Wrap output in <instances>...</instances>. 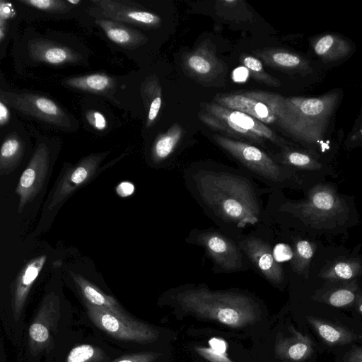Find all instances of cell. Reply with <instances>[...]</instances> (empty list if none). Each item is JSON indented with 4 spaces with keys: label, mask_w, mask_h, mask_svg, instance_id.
Wrapping results in <instances>:
<instances>
[{
    "label": "cell",
    "mask_w": 362,
    "mask_h": 362,
    "mask_svg": "<svg viewBox=\"0 0 362 362\" xmlns=\"http://www.w3.org/2000/svg\"><path fill=\"white\" fill-rule=\"evenodd\" d=\"M309 42L315 57L327 65L344 62L356 50V46L351 40L337 33H321L312 37Z\"/></svg>",
    "instance_id": "cell-16"
},
{
    "label": "cell",
    "mask_w": 362,
    "mask_h": 362,
    "mask_svg": "<svg viewBox=\"0 0 362 362\" xmlns=\"http://www.w3.org/2000/svg\"><path fill=\"white\" fill-rule=\"evenodd\" d=\"M144 96L148 106L146 126L153 125L156 120L162 105V89L157 78H151L144 85Z\"/></svg>",
    "instance_id": "cell-30"
},
{
    "label": "cell",
    "mask_w": 362,
    "mask_h": 362,
    "mask_svg": "<svg viewBox=\"0 0 362 362\" xmlns=\"http://www.w3.org/2000/svg\"><path fill=\"white\" fill-rule=\"evenodd\" d=\"M307 320L319 337L328 345H344L361 338V336L349 329L330 321L313 316H308Z\"/></svg>",
    "instance_id": "cell-23"
},
{
    "label": "cell",
    "mask_w": 362,
    "mask_h": 362,
    "mask_svg": "<svg viewBox=\"0 0 362 362\" xmlns=\"http://www.w3.org/2000/svg\"><path fill=\"white\" fill-rule=\"evenodd\" d=\"M356 299V293L351 288H341L332 291L326 298L328 304L337 308L351 305Z\"/></svg>",
    "instance_id": "cell-37"
},
{
    "label": "cell",
    "mask_w": 362,
    "mask_h": 362,
    "mask_svg": "<svg viewBox=\"0 0 362 362\" xmlns=\"http://www.w3.org/2000/svg\"><path fill=\"white\" fill-rule=\"evenodd\" d=\"M107 154L104 152L89 155L67 168L48 198L47 211H57L76 189L88 183Z\"/></svg>",
    "instance_id": "cell-11"
},
{
    "label": "cell",
    "mask_w": 362,
    "mask_h": 362,
    "mask_svg": "<svg viewBox=\"0 0 362 362\" xmlns=\"http://www.w3.org/2000/svg\"><path fill=\"white\" fill-rule=\"evenodd\" d=\"M134 185L127 181L122 182L116 187L117 194L122 197L131 196L134 192Z\"/></svg>",
    "instance_id": "cell-42"
},
{
    "label": "cell",
    "mask_w": 362,
    "mask_h": 362,
    "mask_svg": "<svg viewBox=\"0 0 362 362\" xmlns=\"http://www.w3.org/2000/svg\"><path fill=\"white\" fill-rule=\"evenodd\" d=\"M314 252L311 243L306 240H300L295 243L291 266L293 269L302 272L309 265Z\"/></svg>",
    "instance_id": "cell-34"
},
{
    "label": "cell",
    "mask_w": 362,
    "mask_h": 362,
    "mask_svg": "<svg viewBox=\"0 0 362 362\" xmlns=\"http://www.w3.org/2000/svg\"><path fill=\"white\" fill-rule=\"evenodd\" d=\"M240 62L255 80L271 87L281 86L280 81L265 71L258 58L249 54H243L240 56Z\"/></svg>",
    "instance_id": "cell-32"
},
{
    "label": "cell",
    "mask_w": 362,
    "mask_h": 362,
    "mask_svg": "<svg viewBox=\"0 0 362 362\" xmlns=\"http://www.w3.org/2000/svg\"><path fill=\"white\" fill-rule=\"evenodd\" d=\"M64 83L74 89L105 93L113 88L114 79L105 74H92L66 79Z\"/></svg>",
    "instance_id": "cell-29"
},
{
    "label": "cell",
    "mask_w": 362,
    "mask_h": 362,
    "mask_svg": "<svg viewBox=\"0 0 362 362\" xmlns=\"http://www.w3.org/2000/svg\"><path fill=\"white\" fill-rule=\"evenodd\" d=\"M182 136L183 129L177 123L173 124L165 133L159 134L152 146V160L160 163L168 159L177 147Z\"/></svg>",
    "instance_id": "cell-27"
},
{
    "label": "cell",
    "mask_w": 362,
    "mask_h": 362,
    "mask_svg": "<svg viewBox=\"0 0 362 362\" xmlns=\"http://www.w3.org/2000/svg\"><path fill=\"white\" fill-rule=\"evenodd\" d=\"M25 150L23 139L15 132L6 135L0 150V173L7 175L19 164Z\"/></svg>",
    "instance_id": "cell-26"
},
{
    "label": "cell",
    "mask_w": 362,
    "mask_h": 362,
    "mask_svg": "<svg viewBox=\"0 0 362 362\" xmlns=\"http://www.w3.org/2000/svg\"><path fill=\"white\" fill-rule=\"evenodd\" d=\"M185 241L202 247L212 261L216 272L232 273L245 269L243 252L238 243L227 235L212 229H194Z\"/></svg>",
    "instance_id": "cell-7"
},
{
    "label": "cell",
    "mask_w": 362,
    "mask_h": 362,
    "mask_svg": "<svg viewBox=\"0 0 362 362\" xmlns=\"http://www.w3.org/2000/svg\"><path fill=\"white\" fill-rule=\"evenodd\" d=\"M238 243L244 255L264 279L273 284L282 282L283 269L267 242L255 236H248Z\"/></svg>",
    "instance_id": "cell-13"
},
{
    "label": "cell",
    "mask_w": 362,
    "mask_h": 362,
    "mask_svg": "<svg viewBox=\"0 0 362 362\" xmlns=\"http://www.w3.org/2000/svg\"><path fill=\"white\" fill-rule=\"evenodd\" d=\"M95 22L104 31L107 37L113 42L125 47H135L146 41V37L140 32L127 28L120 23L106 18H98Z\"/></svg>",
    "instance_id": "cell-24"
},
{
    "label": "cell",
    "mask_w": 362,
    "mask_h": 362,
    "mask_svg": "<svg viewBox=\"0 0 362 362\" xmlns=\"http://www.w3.org/2000/svg\"><path fill=\"white\" fill-rule=\"evenodd\" d=\"M47 255L28 261L21 269L11 285L10 317L14 324L23 323L24 313L30 291L42 271Z\"/></svg>",
    "instance_id": "cell-14"
},
{
    "label": "cell",
    "mask_w": 362,
    "mask_h": 362,
    "mask_svg": "<svg viewBox=\"0 0 362 362\" xmlns=\"http://www.w3.org/2000/svg\"><path fill=\"white\" fill-rule=\"evenodd\" d=\"M342 206L341 201L333 189L320 185L310 190L305 200L286 202L280 206V211L314 223L332 220L343 210Z\"/></svg>",
    "instance_id": "cell-10"
},
{
    "label": "cell",
    "mask_w": 362,
    "mask_h": 362,
    "mask_svg": "<svg viewBox=\"0 0 362 362\" xmlns=\"http://www.w3.org/2000/svg\"><path fill=\"white\" fill-rule=\"evenodd\" d=\"M242 94L267 105L276 117V124L314 155L325 142L343 96L339 88L315 97H284L259 90Z\"/></svg>",
    "instance_id": "cell-2"
},
{
    "label": "cell",
    "mask_w": 362,
    "mask_h": 362,
    "mask_svg": "<svg viewBox=\"0 0 362 362\" xmlns=\"http://www.w3.org/2000/svg\"><path fill=\"white\" fill-rule=\"evenodd\" d=\"M185 180L191 194L218 224L239 230L259 221V196L246 175L223 169L199 168L188 171Z\"/></svg>",
    "instance_id": "cell-1"
},
{
    "label": "cell",
    "mask_w": 362,
    "mask_h": 362,
    "mask_svg": "<svg viewBox=\"0 0 362 362\" xmlns=\"http://www.w3.org/2000/svg\"><path fill=\"white\" fill-rule=\"evenodd\" d=\"M16 15V11L13 5L3 0L0 1V18L8 21Z\"/></svg>",
    "instance_id": "cell-41"
},
{
    "label": "cell",
    "mask_w": 362,
    "mask_h": 362,
    "mask_svg": "<svg viewBox=\"0 0 362 362\" xmlns=\"http://www.w3.org/2000/svg\"><path fill=\"white\" fill-rule=\"evenodd\" d=\"M86 119L88 123L95 129L103 131L107 129V122L105 115L97 110H88L86 113Z\"/></svg>",
    "instance_id": "cell-40"
},
{
    "label": "cell",
    "mask_w": 362,
    "mask_h": 362,
    "mask_svg": "<svg viewBox=\"0 0 362 362\" xmlns=\"http://www.w3.org/2000/svg\"><path fill=\"white\" fill-rule=\"evenodd\" d=\"M124 352L98 337L75 344L62 362H108Z\"/></svg>",
    "instance_id": "cell-19"
},
{
    "label": "cell",
    "mask_w": 362,
    "mask_h": 362,
    "mask_svg": "<svg viewBox=\"0 0 362 362\" xmlns=\"http://www.w3.org/2000/svg\"><path fill=\"white\" fill-rule=\"evenodd\" d=\"M357 305L359 312L362 314V296L358 298Z\"/></svg>",
    "instance_id": "cell-46"
},
{
    "label": "cell",
    "mask_w": 362,
    "mask_h": 362,
    "mask_svg": "<svg viewBox=\"0 0 362 362\" xmlns=\"http://www.w3.org/2000/svg\"><path fill=\"white\" fill-rule=\"evenodd\" d=\"M161 354L150 350L124 351L108 362H157Z\"/></svg>",
    "instance_id": "cell-35"
},
{
    "label": "cell",
    "mask_w": 362,
    "mask_h": 362,
    "mask_svg": "<svg viewBox=\"0 0 362 362\" xmlns=\"http://www.w3.org/2000/svg\"><path fill=\"white\" fill-rule=\"evenodd\" d=\"M103 18L147 28H156L161 18L156 14L116 1H94Z\"/></svg>",
    "instance_id": "cell-18"
},
{
    "label": "cell",
    "mask_w": 362,
    "mask_h": 362,
    "mask_svg": "<svg viewBox=\"0 0 362 362\" xmlns=\"http://www.w3.org/2000/svg\"><path fill=\"white\" fill-rule=\"evenodd\" d=\"M209 344L210 348H211L212 349H214L216 351L223 353V354L226 353L227 344L222 339L216 338V337L211 338L209 341Z\"/></svg>",
    "instance_id": "cell-43"
},
{
    "label": "cell",
    "mask_w": 362,
    "mask_h": 362,
    "mask_svg": "<svg viewBox=\"0 0 362 362\" xmlns=\"http://www.w3.org/2000/svg\"><path fill=\"white\" fill-rule=\"evenodd\" d=\"M199 119L211 129L223 132L236 140H247L258 144L269 141L284 148L291 144L257 119L240 111L224 107L214 102L202 103Z\"/></svg>",
    "instance_id": "cell-5"
},
{
    "label": "cell",
    "mask_w": 362,
    "mask_h": 362,
    "mask_svg": "<svg viewBox=\"0 0 362 362\" xmlns=\"http://www.w3.org/2000/svg\"><path fill=\"white\" fill-rule=\"evenodd\" d=\"M1 100L25 115L58 128L69 129L72 126L69 115L47 97L30 93L1 90Z\"/></svg>",
    "instance_id": "cell-9"
},
{
    "label": "cell",
    "mask_w": 362,
    "mask_h": 362,
    "mask_svg": "<svg viewBox=\"0 0 362 362\" xmlns=\"http://www.w3.org/2000/svg\"><path fill=\"white\" fill-rule=\"evenodd\" d=\"M10 119V111L8 106L1 100H0V125L6 126Z\"/></svg>",
    "instance_id": "cell-44"
},
{
    "label": "cell",
    "mask_w": 362,
    "mask_h": 362,
    "mask_svg": "<svg viewBox=\"0 0 362 362\" xmlns=\"http://www.w3.org/2000/svg\"><path fill=\"white\" fill-rule=\"evenodd\" d=\"M67 2L71 4V6L72 5H75L76 6L77 4H79L80 3H81L82 1H80V0H66Z\"/></svg>",
    "instance_id": "cell-47"
},
{
    "label": "cell",
    "mask_w": 362,
    "mask_h": 362,
    "mask_svg": "<svg viewBox=\"0 0 362 362\" xmlns=\"http://www.w3.org/2000/svg\"><path fill=\"white\" fill-rule=\"evenodd\" d=\"M214 102L245 113L264 124H276V117L267 105L242 93H218L214 97Z\"/></svg>",
    "instance_id": "cell-21"
},
{
    "label": "cell",
    "mask_w": 362,
    "mask_h": 362,
    "mask_svg": "<svg viewBox=\"0 0 362 362\" xmlns=\"http://www.w3.org/2000/svg\"><path fill=\"white\" fill-rule=\"evenodd\" d=\"M83 306L98 337L124 351H141V347L153 344L160 337L157 328L134 316L122 317L87 304Z\"/></svg>",
    "instance_id": "cell-4"
},
{
    "label": "cell",
    "mask_w": 362,
    "mask_h": 362,
    "mask_svg": "<svg viewBox=\"0 0 362 362\" xmlns=\"http://www.w3.org/2000/svg\"><path fill=\"white\" fill-rule=\"evenodd\" d=\"M183 311L233 328L257 322L258 305L250 296L234 291H214L204 284L175 288L170 295Z\"/></svg>",
    "instance_id": "cell-3"
},
{
    "label": "cell",
    "mask_w": 362,
    "mask_h": 362,
    "mask_svg": "<svg viewBox=\"0 0 362 362\" xmlns=\"http://www.w3.org/2000/svg\"><path fill=\"white\" fill-rule=\"evenodd\" d=\"M61 303L54 292L47 294L41 301L28 329V347L32 357L53 349L62 317Z\"/></svg>",
    "instance_id": "cell-8"
},
{
    "label": "cell",
    "mask_w": 362,
    "mask_h": 362,
    "mask_svg": "<svg viewBox=\"0 0 362 362\" xmlns=\"http://www.w3.org/2000/svg\"><path fill=\"white\" fill-rule=\"evenodd\" d=\"M360 271L361 266L358 262L344 260L331 266L322 274V276L332 280H348L356 277Z\"/></svg>",
    "instance_id": "cell-33"
},
{
    "label": "cell",
    "mask_w": 362,
    "mask_h": 362,
    "mask_svg": "<svg viewBox=\"0 0 362 362\" xmlns=\"http://www.w3.org/2000/svg\"><path fill=\"white\" fill-rule=\"evenodd\" d=\"M195 351L202 357L210 362H233L226 354L221 353L210 347L196 346Z\"/></svg>",
    "instance_id": "cell-38"
},
{
    "label": "cell",
    "mask_w": 362,
    "mask_h": 362,
    "mask_svg": "<svg viewBox=\"0 0 362 362\" xmlns=\"http://www.w3.org/2000/svg\"><path fill=\"white\" fill-rule=\"evenodd\" d=\"M346 143L350 146H362V107L361 112L351 129Z\"/></svg>",
    "instance_id": "cell-39"
},
{
    "label": "cell",
    "mask_w": 362,
    "mask_h": 362,
    "mask_svg": "<svg viewBox=\"0 0 362 362\" xmlns=\"http://www.w3.org/2000/svg\"><path fill=\"white\" fill-rule=\"evenodd\" d=\"M213 139L252 176L270 187L288 186L298 178L293 169L280 164L254 145L221 134H214Z\"/></svg>",
    "instance_id": "cell-6"
},
{
    "label": "cell",
    "mask_w": 362,
    "mask_h": 362,
    "mask_svg": "<svg viewBox=\"0 0 362 362\" xmlns=\"http://www.w3.org/2000/svg\"><path fill=\"white\" fill-rule=\"evenodd\" d=\"M255 54L272 69L292 74L307 76L315 71L312 62L293 51L267 47L255 51Z\"/></svg>",
    "instance_id": "cell-17"
},
{
    "label": "cell",
    "mask_w": 362,
    "mask_h": 362,
    "mask_svg": "<svg viewBox=\"0 0 362 362\" xmlns=\"http://www.w3.org/2000/svg\"><path fill=\"white\" fill-rule=\"evenodd\" d=\"M71 276L83 304L110 311L119 316H133L112 296L105 293L81 274L71 272Z\"/></svg>",
    "instance_id": "cell-20"
},
{
    "label": "cell",
    "mask_w": 362,
    "mask_h": 362,
    "mask_svg": "<svg viewBox=\"0 0 362 362\" xmlns=\"http://www.w3.org/2000/svg\"><path fill=\"white\" fill-rule=\"evenodd\" d=\"M215 9L218 16L230 21L246 22L253 17L243 1L219 0L216 1Z\"/></svg>",
    "instance_id": "cell-31"
},
{
    "label": "cell",
    "mask_w": 362,
    "mask_h": 362,
    "mask_svg": "<svg viewBox=\"0 0 362 362\" xmlns=\"http://www.w3.org/2000/svg\"><path fill=\"white\" fill-rule=\"evenodd\" d=\"M19 2L29 7L52 13L67 11L69 6H71L67 1L62 0H22Z\"/></svg>",
    "instance_id": "cell-36"
},
{
    "label": "cell",
    "mask_w": 362,
    "mask_h": 362,
    "mask_svg": "<svg viewBox=\"0 0 362 362\" xmlns=\"http://www.w3.org/2000/svg\"><path fill=\"white\" fill-rule=\"evenodd\" d=\"M346 362H362V347L349 351L346 355Z\"/></svg>",
    "instance_id": "cell-45"
},
{
    "label": "cell",
    "mask_w": 362,
    "mask_h": 362,
    "mask_svg": "<svg viewBox=\"0 0 362 362\" xmlns=\"http://www.w3.org/2000/svg\"><path fill=\"white\" fill-rule=\"evenodd\" d=\"M28 54L35 62L54 65L74 63L80 59L79 54L71 48L46 40L31 41Z\"/></svg>",
    "instance_id": "cell-22"
},
{
    "label": "cell",
    "mask_w": 362,
    "mask_h": 362,
    "mask_svg": "<svg viewBox=\"0 0 362 362\" xmlns=\"http://www.w3.org/2000/svg\"><path fill=\"white\" fill-rule=\"evenodd\" d=\"M315 155L308 151L288 146L281 148L280 153L274 159L280 164L293 170H317L322 167L321 163L315 158Z\"/></svg>",
    "instance_id": "cell-28"
},
{
    "label": "cell",
    "mask_w": 362,
    "mask_h": 362,
    "mask_svg": "<svg viewBox=\"0 0 362 362\" xmlns=\"http://www.w3.org/2000/svg\"><path fill=\"white\" fill-rule=\"evenodd\" d=\"M49 164V148L45 142H40L21 174L16 189L19 197L18 212H21L41 189L48 172Z\"/></svg>",
    "instance_id": "cell-12"
},
{
    "label": "cell",
    "mask_w": 362,
    "mask_h": 362,
    "mask_svg": "<svg viewBox=\"0 0 362 362\" xmlns=\"http://www.w3.org/2000/svg\"><path fill=\"white\" fill-rule=\"evenodd\" d=\"M275 350L279 357L298 361L308 358L312 355L313 344L308 336L294 331L291 337L279 340Z\"/></svg>",
    "instance_id": "cell-25"
},
{
    "label": "cell",
    "mask_w": 362,
    "mask_h": 362,
    "mask_svg": "<svg viewBox=\"0 0 362 362\" xmlns=\"http://www.w3.org/2000/svg\"><path fill=\"white\" fill-rule=\"evenodd\" d=\"M183 70L189 76L202 82L216 79L225 71L224 63L206 41L182 57Z\"/></svg>",
    "instance_id": "cell-15"
}]
</instances>
